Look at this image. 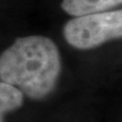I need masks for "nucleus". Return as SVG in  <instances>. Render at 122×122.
I'll return each instance as SVG.
<instances>
[{
  "mask_svg": "<svg viewBox=\"0 0 122 122\" xmlns=\"http://www.w3.org/2000/svg\"><path fill=\"white\" fill-rule=\"evenodd\" d=\"M2 115H4V112L0 110V122H2Z\"/></svg>",
  "mask_w": 122,
  "mask_h": 122,
  "instance_id": "5",
  "label": "nucleus"
},
{
  "mask_svg": "<svg viewBox=\"0 0 122 122\" xmlns=\"http://www.w3.org/2000/svg\"><path fill=\"white\" fill-rule=\"evenodd\" d=\"M23 103L22 91L16 86L0 81V110L6 113L18 109Z\"/></svg>",
  "mask_w": 122,
  "mask_h": 122,
  "instance_id": "4",
  "label": "nucleus"
},
{
  "mask_svg": "<svg viewBox=\"0 0 122 122\" xmlns=\"http://www.w3.org/2000/svg\"><path fill=\"white\" fill-rule=\"evenodd\" d=\"M120 4H122V0H63L62 8L69 15L78 17L100 13Z\"/></svg>",
  "mask_w": 122,
  "mask_h": 122,
  "instance_id": "3",
  "label": "nucleus"
},
{
  "mask_svg": "<svg viewBox=\"0 0 122 122\" xmlns=\"http://www.w3.org/2000/svg\"><path fill=\"white\" fill-rule=\"evenodd\" d=\"M56 44L44 36H26L0 56V79L30 98H42L53 89L60 72Z\"/></svg>",
  "mask_w": 122,
  "mask_h": 122,
  "instance_id": "1",
  "label": "nucleus"
},
{
  "mask_svg": "<svg viewBox=\"0 0 122 122\" xmlns=\"http://www.w3.org/2000/svg\"><path fill=\"white\" fill-rule=\"evenodd\" d=\"M65 37L77 49H92L122 37V9L78 16L66 24Z\"/></svg>",
  "mask_w": 122,
  "mask_h": 122,
  "instance_id": "2",
  "label": "nucleus"
}]
</instances>
